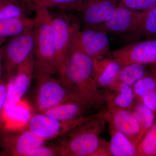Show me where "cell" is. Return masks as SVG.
Segmentation results:
<instances>
[{
	"mask_svg": "<svg viewBox=\"0 0 156 156\" xmlns=\"http://www.w3.org/2000/svg\"><path fill=\"white\" fill-rule=\"evenodd\" d=\"M97 60L79 50L72 49L60 71L58 78L74 94L83 96H92L98 91L95 78Z\"/></svg>",
	"mask_w": 156,
	"mask_h": 156,
	"instance_id": "3957f363",
	"label": "cell"
},
{
	"mask_svg": "<svg viewBox=\"0 0 156 156\" xmlns=\"http://www.w3.org/2000/svg\"><path fill=\"white\" fill-rule=\"evenodd\" d=\"M121 65L113 58H103L95 62V78L98 91L103 92L117 80Z\"/></svg>",
	"mask_w": 156,
	"mask_h": 156,
	"instance_id": "ac0fdd59",
	"label": "cell"
},
{
	"mask_svg": "<svg viewBox=\"0 0 156 156\" xmlns=\"http://www.w3.org/2000/svg\"><path fill=\"white\" fill-rule=\"evenodd\" d=\"M2 47L0 48V79L2 72Z\"/></svg>",
	"mask_w": 156,
	"mask_h": 156,
	"instance_id": "1f68e13d",
	"label": "cell"
},
{
	"mask_svg": "<svg viewBox=\"0 0 156 156\" xmlns=\"http://www.w3.org/2000/svg\"><path fill=\"white\" fill-rule=\"evenodd\" d=\"M143 13L118 5L113 14L106 21L95 27L108 34L126 36L134 39Z\"/></svg>",
	"mask_w": 156,
	"mask_h": 156,
	"instance_id": "30bf717a",
	"label": "cell"
},
{
	"mask_svg": "<svg viewBox=\"0 0 156 156\" xmlns=\"http://www.w3.org/2000/svg\"><path fill=\"white\" fill-rule=\"evenodd\" d=\"M132 88L136 99L139 100L147 93L156 91V76L152 72H147L132 86Z\"/></svg>",
	"mask_w": 156,
	"mask_h": 156,
	"instance_id": "4316f807",
	"label": "cell"
},
{
	"mask_svg": "<svg viewBox=\"0 0 156 156\" xmlns=\"http://www.w3.org/2000/svg\"><path fill=\"white\" fill-rule=\"evenodd\" d=\"M34 78L35 86L30 105L35 112L43 113L61 104L89 97L74 94L54 76L34 72Z\"/></svg>",
	"mask_w": 156,
	"mask_h": 156,
	"instance_id": "277c9868",
	"label": "cell"
},
{
	"mask_svg": "<svg viewBox=\"0 0 156 156\" xmlns=\"http://www.w3.org/2000/svg\"><path fill=\"white\" fill-rule=\"evenodd\" d=\"M47 141L36 136L27 128L15 131H6L1 136L0 144L7 155L27 156L30 153Z\"/></svg>",
	"mask_w": 156,
	"mask_h": 156,
	"instance_id": "8fae6325",
	"label": "cell"
},
{
	"mask_svg": "<svg viewBox=\"0 0 156 156\" xmlns=\"http://www.w3.org/2000/svg\"><path fill=\"white\" fill-rule=\"evenodd\" d=\"M31 1L34 4H36V5L39 4L40 2V0H31Z\"/></svg>",
	"mask_w": 156,
	"mask_h": 156,
	"instance_id": "836d02e7",
	"label": "cell"
},
{
	"mask_svg": "<svg viewBox=\"0 0 156 156\" xmlns=\"http://www.w3.org/2000/svg\"><path fill=\"white\" fill-rule=\"evenodd\" d=\"M102 92L105 96L107 110L129 109L136 100L132 87L118 80Z\"/></svg>",
	"mask_w": 156,
	"mask_h": 156,
	"instance_id": "2e32d148",
	"label": "cell"
},
{
	"mask_svg": "<svg viewBox=\"0 0 156 156\" xmlns=\"http://www.w3.org/2000/svg\"><path fill=\"white\" fill-rule=\"evenodd\" d=\"M5 1H6V0H0V4H2V3H3V2Z\"/></svg>",
	"mask_w": 156,
	"mask_h": 156,
	"instance_id": "8d00e7d4",
	"label": "cell"
},
{
	"mask_svg": "<svg viewBox=\"0 0 156 156\" xmlns=\"http://www.w3.org/2000/svg\"><path fill=\"white\" fill-rule=\"evenodd\" d=\"M104 115L88 118L52 140L60 156H110L108 142L101 136L107 124Z\"/></svg>",
	"mask_w": 156,
	"mask_h": 156,
	"instance_id": "6da1fadb",
	"label": "cell"
},
{
	"mask_svg": "<svg viewBox=\"0 0 156 156\" xmlns=\"http://www.w3.org/2000/svg\"><path fill=\"white\" fill-rule=\"evenodd\" d=\"M112 58L121 66L130 63L147 65L156 63V39H147L126 45L115 50Z\"/></svg>",
	"mask_w": 156,
	"mask_h": 156,
	"instance_id": "7c38bea8",
	"label": "cell"
},
{
	"mask_svg": "<svg viewBox=\"0 0 156 156\" xmlns=\"http://www.w3.org/2000/svg\"><path fill=\"white\" fill-rule=\"evenodd\" d=\"M1 155V153H0V156Z\"/></svg>",
	"mask_w": 156,
	"mask_h": 156,
	"instance_id": "f35d334b",
	"label": "cell"
},
{
	"mask_svg": "<svg viewBox=\"0 0 156 156\" xmlns=\"http://www.w3.org/2000/svg\"><path fill=\"white\" fill-rule=\"evenodd\" d=\"M104 116L108 127L125 134L137 146L140 140L141 129L137 120L129 110L108 109Z\"/></svg>",
	"mask_w": 156,
	"mask_h": 156,
	"instance_id": "9a60e30c",
	"label": "cell"
},
{
	"mask_svg": "<svg viewBox=\"0 0 156 156\" xmlns=\"http://www.w3.org/2000/svg\"><path fill=\"white\" fill-rule=\"evenodd\" d=\"M34 18V72L58 76L50 11L41 4H37Z\"/></svg>",
	"mask_w": 156,
	"mask_h": 156,
	"instance_id": "7a4b0ae2",
	"label": "cell"
},
{
	"mask_svg": "<svg viewBox=\"0 0 156 156\" xmlns=\"http://www.w3.org/2000/svg\"><path fill=\"white\" fill-rule=\"evenodd\" d=\"M60 156L58 147L53 141L46 143L30 153L27 156Z\"/></svg>",
	"mask_w": 156,
	"mask_h": 156,
	"instance_id": "f1b7e54d",
	"label": "cell"
},
{
	"mask_svg": "<svg viewBox=\"0 0 156 156\" xmlns=\"http://www.w3.org/2000/svg\"><path fill=\"white\" fill-rule=\"evenodd\" d=\"M34 27L32 29L9 39L2 47V61L5 75L8 80L17 73L21 66L34 56Z\"/></svg>",
	"mask_w": 156,
	"mask_h": 156,
	"instance_id": "8992f818",
	"label": "cell"
},
{
	"mask_svg": "<svg viewBox=\"0 0 156 156\" xmlns=\"http://www.w3.org/2000/svg\"><path fill=\"white\" fill-rule=\"evenodd\" d=\"M2 44V42H1V41H0V45H1V44Z\"/></svg>",
	"mask_w": 156,
	"mask_h": 156,
	"instance_id": "74e56055",
	"label": "cell"
},
{
	"mask_svg": "<svg viewBox=\"0 0 156 156\" xmlns=\"http://www.w3.org/2000/svg\"><path fill=\"white\" fill-rule=\"evenodd\" d=\"M114 0H84L77 17L81 28L95 27L106 21L117 7Z\"/></svg>",
	"mask_w": 156,
	"mask_h": 156,
	"instance_id": "4fadbf2b",
	"label": "cell"
},
{
	"mask_svg": "<svg viewBox=\"0 0 156 156\" xmlns=\"http://www.w3.org/2000/svg\"><path fill=\"white\" fill-rule=\"evenodd\" d=\"M125 1V0H114L115 2L116 3L117 5H118V4L121 2H123V1Z\"/></svg>",
	"mask_w": 156,
	"mask_h": 156,
	"instance_id": "d590c367",
	"label": "cell"
},
{
	"mask_svg": "<svg viewBox=\"0 0 156 156\" xmlns=\"http://www.w3.org/2000/svg\"><path fill=\"white\" fill-rule=\"evenodd\" d=\"M31 106L21 99L11 108L3 110L1 118L5 131H15L26 128L32 114Z\"/></svg>",
	"mask_w": 156,
	"mask_h": 156,
	"instance_id": "e0dca14e",
	"label": "cell"
},
{
	"mask_svg": "<svg viewBox=\"0 0 156 156\" xmlns=\"http://www.w3.org/2000/svg\"><path fill=\"white\" fill-rule=\"evenodd\" d=\"M84 2V0H40L39 4L49 10L78 13L80 11Z\"/></svg>",
	"mask_w": 156,
	"mask_h": 156,
	"instance_id": "484cf974",
	"label": "cell"
},
{
	"mask_svg": "<svg viewBox=\"0 0 156 156\" xmlns=\"http://www.w3.org/2000/svg\"><path fill=\"white\" fill-rule=\"evenodd\" d=\"M72 49L79 50L94 60H100L110 50L108 34L95 27H80L74 34Z\"/></svg>",
	"mask_w": 156,
	"mask_h": 156,
	"instance_id": "ba28073f",
	"label": "cell"
},
{
	"mask_svg": "<svg viewBox=\"0 0 156 156\" xmlns=\"http://www.w3.org/2000/svg\"><path fill=\"white\" fill-rule=\"evenodd\" d=\"M7 93V85L0 84V112L2 113L5 102Z\"/></svg>",
	"mask_w": 156,
	"mask_h": 156,
	"instance_id": "4dcf8cb0",
	"label": "cell"
},
{
	"mask_svg": "<svg viewBox=\"0 0 156 156\" xmlns=\"http://www.w3.org/2000/svg\"><path fill=\"white\" fill-rule=\"evenodd\" d=\"M34 58L21 66L7 84V93L3 110L9 109L22 99L34 78Z\"/></svg>",
	"mask_w": 156,
	"mask_h": 156,
	"instance_id": "5bb4252c",
	"label": "cell"
},
{
	"mask_svg": "<svg viewBox=\"0 0 156 156\" xmlns=\"http://www.w3.org/2000/svg\"><path fill=\"white\" fill-rule=\"evenodd\" d=\"M134 11L143 12L156 5V0H125L118 4Z\"/></svg>",
	"mask_w": 156,
	"mask_h": 156,
	"instance_id": "83f0119b",
	"label": "cell"
},
{
	"mask_svg": "<svg viewBox=\"0 0 156 156\" xmlns=\"http://www.w3.org/2000/svg\"><path fill=\"white\" fill-rule=\"evenodd\" d=\"M140 126V140L153 125L156 119L154 113L140 101L136 100L129 109Z\"/></svg>",
	"mask_w": 156,
	"mask_h": 156,
	"instance_id": "7402d4cb",
	"label": "cell"
},
{
	"mask_svg": "<svg viewBox=\"0 0 156 156\" xmlns=\"http://www.w3.org/2000/svg\"><path fill=\"white\" fill-rule=\"evenodd\" d=\"M146 106L156 114V91L147 93L139 99Z\"/></svg>",
	"mask_w": 156,
	"mask_h": 156,
	"instance_id": "f546056e",
	"label": "cell"
},
{
	"mask_svg": "<svg viewBox=\"0 0 156 156\" xmlns=\"http://www.w3.org/2000/svg\"><path fill=\"white\" fill-rule=\"evenodd\" d=\"M21 1H23V2H27L28 3H30V4H34L33 2H32L31 0H21Z\"/></svg>",
	"mask_w": 156,
	"mask_h": 156,
	"instance_id": "e575fe53",
	"label": "cell"
},
{
	"mask_svg": "<svg viewBox=\"0 0 156 156\" xmlns=\"http://www.w3.org/2000/svg\"><path fill=\"white\" fill-rule=\"evenodd\" d=\"M70 12L50 11L58 74L71 50L75 31L80 27L77 17Z\"/></svg>",
	"mask_w": 156,
	"mask_h": 156,
	"instance_id": "52a82bcc",
	"label": "cell"
},
{
	"mask_svg": "<svg viewBox=\"0 0 156 156\" xmlns=\"http://www.w3.org/2000/svg\"><path fill=\"white\" fill-rule=\"evenodd\" d=\"M88 118L62 121L42 113L35 112L31 116L27 128L40 138L48 141L63 135Z\"/></svg>",
	"mask_w": 156,
	"mask_h": 156,
	"instance_id": "9c48e42d",
	"label": "cell"
},
{
	"mask_svg": "<svg viewBox=\"0 0 156 156\" xmlns=\"http://www.w3.org/2000/svg\"><path fill=\"white\" fill-rule=\"evenodd\" d=\"M134 39H156V5L143 11Z\"/></svg>",
	"mask_w": 156,
	"mask_h": 156,
	"instance_id": "603a6c76",
	"label": "cell"
},
{
	"mask_svg": "<svg viewBox=\"0 0 156 156\" xmlns=\"http://www.w3.org/2000/svg\"><path fill=\"white\" fill-rule=\"evenodd\" d=\"M108 109L103 92L68 101L42 113L62 121H72L104 114Z\"/></svg>",
	"mask_w": 156,
	"mask_h": 156,
	"instance_id": "5b68a950",
	"label": "cell"
},
{
	"mask_svg": "<svg viewBox=\"0 0 156 156\" xmlns=\"http://www.w3.org/2000/svg\"><path fill=\"white\" fill-rule=\"evenodd\" d=\"M156 156V118L153 126L138 143L136 156Z\"/></svg>",
	"mask_w": 156,
	"mask_h": 156,
	"instance_id": "d4e9b609",
	"label": "cell"
},
{
	"mask_svg": "<svg viewBox=\"0 0 156 156\" xmlns=\"http://www.w3.org/2000/svg\"><path fill=\"white\" fill-rule=\"evenodd\" d=\"M146 66L137 63H130L121 66L117 80L132 87L147 73Z\"/></svg>",
	"mask_w": 156,
	"mask_h": 156,
	"instance_id": "cb8c5ba5",
	"label": "cell"
},
{
	"mask_svg": "<svg viewBox=\"0 0 156 156\" xmlns=\"http://www.w3.org/2000/svg\"><path fill=\"white\" fill-rule=\"evenodd\" d=\"M37 5L21 0H6L0 4V21L16 17L31 16Z\"/></svg>",
	"mask_w": 156,
	"mask_h": 156,
	"instance_id": "44dd1931",
	"label": "cell"
},
{
	"mask_svg": "<svg viewBox=\"0 0 156 156\" xmlns=\"http://www.w3.org/2000/svg\"><path fill=\"white\" fill-rule=\"evenodd\" d=\"M151 72L154 74L156 76V63L155 64L151 65Z\"/></svg>",
	"mask_w": 156,
	"mask_h": 156,
	"instance_id": "d6a6232c",
	"label": "cell"
},
{
	"mask_svg": "<svg viewBox=\"0 0 156 156\" xmlns=\"http://www.w3.org/2000/svg\"><path fill=\"white\" fill-rule=\"evenodd\" d=\"M35 20L32 16L16 17L0 21V41L4 43L34 28Z\"/></svg>",
	"mask_w": 156,
	"mask_h": 156,
	"instance_id": "d6986e66",
	"label": "cell"
},
{
	"mask_svg": "<svg viewBox=\"0 0 156 156\" xmlns=\"http://www.w3.org/2000/svg\"><path fill=\"white\" fill-rule=\"evenodd\" d=\"M110 140L108 142L110 156H136L137 146L125 134L109 127Z\"/></svg>",
	"mask_w": 156,
	"mask_h": 156,
	"instance_id": "ffe728a7",
	"label": "cell"
}]
</instances>
